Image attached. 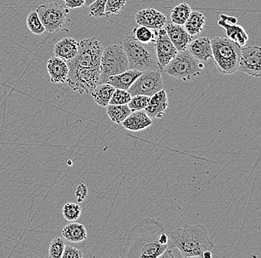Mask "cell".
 Listing matches in <instances>:
<instances>
[{
  "label": "cell",
  "instance_id": "obj_1",
  "mask_svg": "<svg viewBox=\"0 0 261 258\" xmlns=\"http://www.w3.org/2000/svg\"><path fill=\"white\" fill-rule=\"evenodd\" d=\"M164 232V225L156 219H143L127 233L122 257H159L168 248L159 242L160 237Z\"/></svg>",
  "mask_w": 261,
  "mask_h": 258
},
{
  "label": "cell",
  "instance_id": "obj_2",
  "mask_svg": "<svg viewBox=\"0 0 261 258\" xmlns=\"http://www.w3.org/2000/svg\"><path fill=\"white\" fill-rule=\"evenodd\" d=\"M168 249L176 248L182 257H202L205 251H212L214 244L206 228L202 224L177 228L169 236Z\"/></svg>",
  "mask_w": 261,
  "mask_h": 258
},
{
  "label": "cell",
  "instance_id": "obj_3",
  "mask_svg": "<svg viewBox=\"0 0 261 258\" xmlns=\"http://www.w3.org/2000/svg\"><path fill=\"white\" fill-rule=\"evenodd\" d=\"M122 46L128 59V69L145 72L150 69H161L158 66L154 42L143 43L134 37L124 39Z\"/></svg>",
  "mask_w": 261,
  "mask_h": 258
},
{
  "label": "cell",
  "instance_id": "obj_4",
  "mask_svg": "<svg viewBox=\"0 0 261 258\" xmlns=\"http://www.w3.org/2000/svg\"><path fill=\"white\" fill-rule=\"evenodd\" d=\"M212 58L219 73L231 75L238 70L241 47L227 37H216L211 40Z\"/></svg>",
  "mask_w": 261,
  "mask_h": 258
},
{
  "label": "cell",
  "instance_id": "obj_5",
  "mask_svg": "<svg viewBox=\"0 0 261 258\" xmlns=\"http://www.w3.org/2000/svg\"><path fill=\"white\" fill-rule=\"evenodd\" d=\"M128 69V59L121 44H114L103 49L99 65V82L106 83L112 75Z\"/></svg>",
  "mask_w": 261,
  "mask_h": 258
},
{
  "label": "cell",
  "instance_id": "obj_6",
  "mask_svg": "<svg viewBox=\"0 0 261 258\" xmlns=\"http://www.w3.org/2000/svg\"><path fill=\"white\" fill-rule=\"evenodd\" d=\"M203 66L187 50L177 52L163 70L173 78L189 81L200 75Z\"/></svg>",
  "mask_w": 261,
  "mask_h": 258
},
{
  "label": "cell",
  "instance_id": "obj_7",
  "mask_svg": "<svg viewBox=\"0 0 261 258\" xmlns=\"http://www.w3.org/2000/svg\"><path fill=\"white\" fill-rule=\"evenodd\" d=\"M102 51V44L96 37L83 39L78 42V52L76 56L66 61L67 64L68 66L99 69Z\"/></svg>",
  "mask_w": 261,
  "mask_h": 258
},
{
  "label": "cell",
  "instance_id": "obj_8",
  "mask_svg": "<svg viewBox=\"0 0 261 258\" xmlns=\"http://www.w3.org/2000/svg\"><path fill=\"white\" fill-rule=\"evenodd\" d=\"M66 83L74 92L80 94L91 93L99 85V69L68 66Z\"/></svg>",
  "mask_w": 261,
  "mask_h": 258
},
{
  "label": "cell",
  "instance_id": "obj_9",
  "mask_svg": "<svg viewBox=\"0 0 261 258\" xmlns=\"http://www.w3.org/2000/svg\"><path fill=\"white\" fill-rule=\"evenodd\" d=\"M36 11L48 33L61 30L65 26L67 14L69 13V10L55 2L41 5Z\"/></svg>",
  "mask_w": 261,
  "mask_h": 258
},
{
  "label": "cell",
  "instance_id": "obj_10",
  "mask_svg": "<svg viewBox=\"0 0 261 258\" xmlns=\"http://www.w3.org/2000/svg\"><path fill=\"white\" fill-rule=\"evenodd\" d=\"M164 88L161 69H150L143 72L128 89L130 96H143L151 97L155 93Z\"/></svg>",
  "mask_w": 261,
  "mask_h": 258
},
{
  "label": "cell",
  "instance_id": "obj_11",
  "mask_svg": "<svg viewBox=\"0 0 261 258\" xmlns=\"http://www.w3.org/2000/svg\"><path fill=\"white\" fill-rule=\"evenodd\" d=\"M238 70L250 75L261 76V49L257 45L241 47Z\"/></svg>",
  "mask_w": 261,
  "mask_h": 258
},
{
  "label": "cell",
  "instance_id": "obj_12",
  "mask_svg": "<svg viewBox=\"0 0 261 258\" xmlns=\"http://www.w3.org/2000/svg\"><path fill=\"white\" fill-rule=\"evenodd\" d=\"M155 52L159 68L162 71L169 61L177 54L174 45H173L165 29L156 30V40L154 42Z\"/></svg>",
  "mask_w": 261,
  "mask_h": 258
},
{
  "label": "cell",
  "instance_id": "obj_13",
  "mask_svg": "<svg viewBox=\"0 0 261 258\" xmlns=\"http://www.w3.org/2000/svg\"><path fill=\"white\" fill-rule=\"evenodd\" d=\"M218 25L223 28L226 37L238 46L244 47L249 40V36L243 26L237 24L238 19L231 16L220 14Z\"/></svg>",
  "mask_w": 261,
  "mask_h": 258
},
{
  "label": "cell",
  "instance_id": "obj_14",
  "mask_svg": "<svg viewBox=\"0 0 261 258\" xmlns=\"http://www.w3.org/2000/svg\"><path fill=\"white\" fill-rule=\"evenodd\" d=\"M135 21L139 26H146L154 30L163 29L167 22V18L154 9L140 10L135 15Z\"/></svg>",
  "mask_w": 261,
  "mask_h": 258
},
{
  "label": "cell",
  "instance_id": "obj_15",
  "mask_svg": "<svg viewBox=\"0 0 261 258\" xmlns=\"http://www.w3.org/2000/svg\"><path fill=\"white\" fill-rule=\"evenodd\" d=\"M165 30L177 52L187 50L192 41V36L188 34L182 26L169 24L166 26Z\"/></svg>",
  "mask_w": 261,
  "mask_h": 258
},
{
  "label": "cell",
  "instance_id": "obj_16",
  "mask_svg": "<svg viewBox=\"0 0 261 258\" xmlns=\"http://www.w3.org/2000/svg\"><path fill=\"white\" fill-rule=\"evenodd\" d=\"M169 107L167 94L164 89L155 93L150 99L146 109L147 115L151 119H161Z\"/></svg>",
  "mask_w": 261,
  "mask_h": 258
},
{
  "label": "cell",
  "instance_id": "obj_17",
  "mask_svg": "<svg viewBox=\"0 0 261 258\" xmlns=\"http://www.w3.org/2000/svg\"><path fill=\"white\" fill-rule=\"evenodd\" d=\"M47 71L52 83H63L66 82L69 68L65 60L58 57L54 56L48 60Z\"/></svg>",
  "mask_w": 261,
  "mask_h": 258
},
{
  "label": "cell",
  "instance_id": "obj_18",
  "mask_svg": "<svg viewBox=\"0 0 261 258\" xmlns=\"http://www.w3.org/2000/svg\"><path fill=\"white\" fill-rule=\"evenodd\" d=\"M121 124L124 128L130 131H140L152 125V120L143 109L132 111Z\"/></svg>",
  "mask_w": 261,
  "mask_h": 258
},
{
  "label": "cell",
  "instance_id": "obj_19",
  "mask_svg": "<svg viewBox=\"0 0 261 258\" xmlns=\"http://www.w3.org/2000/svg\"><path fill=\"white\" fill-rule=\"evenodd\" d=\"M187 50L199 62H206L212 58L211 40L208 37L196 39L191 42Z\"/></svg>",
  "mask_w": 261,
  "mask_h": 258
},
{
  "label": "cell",
  "instance_id": "obj_20",
  "mask_svg": "<svg viewBox=\"0 0 261 258\" xmlns=\"http://www.w3.org/2000/svg\"><path fill=\"white\" fill-rule=\"evenodd\" d=\"M78 52V42L71 37H65L55 44L54 53L65 61L71 60Z\"/></svg>",
  "mask_w": 261,
  "mask_h": 258
},
{
  "label": "cell",
  "instance_id": "obj_21",
  "mask_svg": "<svg viewBox=\"0 0 261 258\" xmlns=\"http://www.w3.org/2000/svg\"><path fill=\"white\" fill-rule=\"evenodd\" d=\"M142 74L137 69H128L120 74L112 75L108 78L106 83L112 85L114 89L128 90L132 83Z\"/></svg>",
  "mask_w": 261,
  "mask_h": 258
},
{
  "label": "cell",
  "instance_id": "obj_22",
  "mask_svg": "<svg viewBox=\"0 0 261 258\" xmlns=\"http://www.w3.org/2000/svg\"><path fill=\"white\" fill-rule=\"evenodd\" d=\"M61 233L66 241L71 243H81L88 238L86 227L79 223H71L65 225Z\"/></svg>",
  "mask_w": 261,
  "mask_h": 258
},
{
  "label": "cell",
  "instance_id": "obj_23",
  "mask_svg": "<svg viewBox=\"0 0 261 258\" xmlns=\"http://www.w3.org/2000/svg\"><path fill=\"white\" fill-rule=\"evenodd\" d=\"M115 89L109 83H101L97 85L91 94L96 104L102 107H106L109 104L112 95Z\"/></svg>",
  "mask_w": 261,
  "mask_h": 258
},
{
  "label": "cell",
  "instance_id": "obj_24",
  "mask_svg": "<svg viewBox=\"0 0 261 258\" xmlns=\"http://www.w3.org/2000/svg\"><path fill=\"white\" fill-rule=\"evenodd\" d=\"M205 24V17L199 11H192L190 15L184 24V29L189 35L194 37L200 34Z\"/></svg>",
  "mask_w": 261,
  "mask_h": 258
},
{
  "label": "cell",
  "instance_id": "obj_25",
  "mask_svg": "<svg viewBox=\"0 0 261 258\" xmlns=\"http://www.w3.org/2000/svg\"><path fill=\"white\" fill-rule=\"evenodd\" d=\"M130 110L127 104L117 105V104H109L106 107V113L112 122L116 124H121L128 115Z\"/></svg>",
  "mask_w": 261,
  "mask_h": 258
},
{
  "label": "cell",
  "instance_id": "obj_26",
  "mask_svg": "<svg viewBox=\"0 0 261 258\" xmlns=\"http://www.w3.org/2000/svg\"><path fill=\"white\" fill-rule=\"evenodd\" d=\"M192 12L190 6L182 3L175 6L171 12V20L176 25L184 26Z\"/></svg>",
  "mask_w": 261,
  "mask_h": 258
},
{
  "label": "cell",
  "instance_id": "obj_27",
  "mask_svg": "<svg viewBox=\"0 0 261 258\" xmlns=\"http://www.w3.org/2000/svg\"><path fill=\"white\" fill-rule=\"evenodd\" d=\"M135 38L143 43L154 42L156 37V30L149 29L146 26H140L133 29Z\"/></svg>",
  "mask_w": 261,
  "mask_h": 258
},
{
  "label": "cell",
  "instance_id": "obj_28",
  "mask_svg": "<svg viewBox=\"0 0 261 258\" xmlns=\"http://www.w3.org/2000/svg\"><path fill=\"white\" fill-rule=\"evenodd\" d=\"M26 24H27L28 28L31 32L36 35H40L45 32V27L42 25L38 14L36 11H33L29 13Z\"/></svg>",
  "mask_w": 261,
  "mask_h": 258
},
{
  "label": "cell",
  "instance_id": "obj_29",
  "mask_svg": "<svg viewBox=\"0 0 261 258\" xmlns=\"http://www.w3.org/2000/svg\"><path fill=\"white\" fill-rule=\"evenodd\" d=\"M63 216L68 221L72 222L79 219L82 213L81 205L74 202H67L62 209Z\"/></svg>",
  "mask_w": 261,
  "mask_h": 258
},
{
  "label": "cell",
  "instance_id": "obj_30",
  "mask_svg": "<svg viewBox=\"0 0 261 258\" xmlns=\"http://www.w3.org/2000/svg\"><path fill=\"white\" fill-rule=\"evenodd\" d=\"M65 246L63 238H55L52 240L49 245L48 257L62 258Z\"/></svg>",
  "mask_w": 261,
  "mask_h": 258
},
{
  "label": "cell",
  "instance_id": "obj_31",
  "mask_svg": "<svg viewBox=\"0 0 261 258\" xmlns=\"http://www.w3.org/2000/svg\"><path fill=\"white\" fill-rule=\"evenodd\" d=\"M150 99H151V97H149V96H143V95L134 96H132L127 105L128 106L132 111L143 110L148 106Z\"/></svg>",
  "mask_w": 261,
  "mask_h": 258
},
{
  "label": "cell",
  "instance_id": "obj_32",
  "mask_svg": "<svg viewBox=\"0 0 261 258\" xmlns=\"http://www.w3.org/2000/svg\"><path fill=\"white\" fill-rule=\"evenodd\" d=\"M132 96H130L128 90L125 89H115L112 99H111L109 104H117V105H122V104H128Z\"/></svg>",
  "mask_w": 261,
  "mask_h": 258
},
{
  "label": "cell",
  "instance_id": "obj_33",
  "mask_svg": "<svg viewBox=\"0 0 261 258\" xmlns=\"http://www.w3.org/2000/svg\"><path fill=\"white\" fill-rule=\"evenodd\" d=\"M126 0H107L105 8V15L108 17L111 14H117L124 9Z\"/></svg>",
  "mask_w": 261,
  "mask_h": 258
},
{
  "label": "cell",
  "instance_id": "obj_34",
  "mask_svg": "<svg viewBox=\"0 0 261 258\" xmlns=\"http://www.w3.org/2000/svg\"><path fill=\"white\" fill-rule=\"evenodd\" d=\"M106 3H107V0H95L89 6V15L94 18L106 17Z\"/></svg>",
  "mask_w": 261,
  "mask_h": 258
},
{
  "label": "cell",
  "instance_id": "obj_35",
  "mask_svg": "<svg viewBox=\"0 0 261 258\" xmlns=\"http://www.w3.org/2000/svg\"><path fill=\"white\" fill-rule=\"evenodd\" d=\"M63 258H82L83 257V251L76 249L72 246L65 245L64 251H63Z\"/></svg>",
  "mask_w": 261,
  "mask_h": 258
},
{
  "label": "cell",
  "instance_id": "obj_36",
  "mask_svg": "<svg viewBox=\"0 0 261 258\" xmlns=\"http://www.w3.org/2000/svg\"><path fill=\"white\" fill-rule=\"evenodd\" d=\"M88 195V187L86 184L81 183L78 184L75 191V197L77 202H82Z\"/></svg>",
  "mask_w": 261,
  "mask_h": 258
},
{
  "label": "cell",
  "instance_id": "obj_37",
  "mask_svg": "<svg viewBox=\"0 0 261 258\" xmlns=\"http://www.w3.org/2000/svg\"><path fill=\"white\" fill-rule=\"evenodd\" d=\"M85 0H65V6L68 9H74L84 6Z\"/></svg>",
  "mask_w": 261,
  "mask_h": 258
},
{
  "label": "cell",
  "instance_id": "obj_38",
  "mask_svg": "<svg viewBox=\"0 0 261 258\" xmlns=\"http://www.w3.org/2000/svg\"><path fill=\"white\" fill-rule=\"evenodd\" d=\"M159 257H163V258H174V254H173L172 251H171V249H166L164 251H163V254H161V256H160Z\"/></svg>",
  "mask_w": 261,
  "mask_h": 258
},
{
  "label": "cell",
  "instance_id": "obj_39",
  "mask_svg": "<svg viewBox=\"0 0 261 258\" xmlns=\"http://www.w3.org/2000/svg\"><path fill=\"white\" fill-rule=\"evenodd\" d=\"M212 257V254L211 251H205L203 253V255H202V257L203 258H211Z\"/></svg>",
  "mask_w": 261,
  "mask_h": 258
},
{
  "label": "cell",
  "instance_id": "obj_40",
  "mask_svg": "<svg viewBox=\"0 0 261 258\" xmlns=\"http://www.w3.org/2000/svg\"><path fill=\"white\" fill-rule=\"evenodd\" d=\"M95 0H85V5L86 6H90Z\"/></svg>",
  "mask_w": 261,
  "mask_h": 258
}]
</instances>
